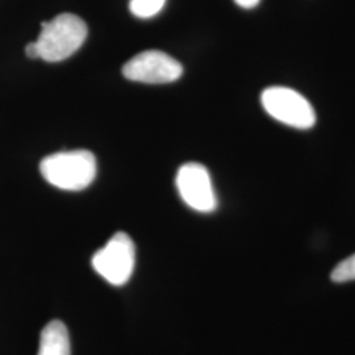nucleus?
<instances>
[{
	"mask_svg": "<svg viewBox=\"0 0 355 355\" xmlns=\"http://www.w3.org/2000/svg\"><path fill=\"white\" fill-rule=\"evenodd\" d=\"M87 33L86 23L73 13H61L44 21L36 40L40 58L48 62L64 61L80 49Z\"/></svg>",
	"mask_w": 355,
	"mask_h": 355,
	"instance_id": "f257e3e1",
	"label": "nucleus"
},
{
	"mask_svg": "<svg viewBox=\"0 0 355 355\" xmlns=\"http://www.w3.org/2000/svg\"><path fill=\"white\" fill-rule=\"evenodd\" d=\"M40 171L57 189L85 190L96 177V159L89 150L54 153L41 161Z\"/></svg>",
	"mask_w": 355,
	"mask_h": 355,
	"instance_id": "f03ea898",
	"label": "nucleus"
},
{
	"mask_svg": "<svg viewBox=\"0 0 355 355\" xmlns=\"http://www.w3.org/2000/svg\"><path fill=\"white\" fill-rule=\"evenodd\" d=\"M136 262V249L124 232L114 234L92 257L95 271L112 286H123L130 279Z\"/></svg>",
	"mask_w": 355,
	"mask_h": 355,
	"instance_id": "7ed1b4c3",
	"label": "nucleus"
},
{
	"mask_svg": "<svg viewBox=\"0 0 355 355\" xmlns=\"http://www.w3.org/2000/svg\"><path fill=\"white\" fill-rule=\"evenodd\" d=\"M261 102L267 114L288 127L311 129L316 124L313 107L295 89L268 87L262 92Z\"/></svg>",
	"mask_w": 355,
	"mask_h": 355,
	"instance_id": "20e7f679",
	"label": "nucleus"
},
{
	"mask_svg": "<svg viewBox=\"0 0 355 355\" xmlns=\"http://www.w3.org/2000/svg\"><path fill=\"white\" fill-rule=\"evenodd\" d=\"M123 74L133 82L162 85L179 79L183 66L164 51H146L130 58L123 67Z\"/></svg>",
	"mask_w": 355,
	"mask_h": 355,
	"instance_id": "39448f33",
	"label": "nucleus"
},
{
	"mask_svg": "<svg viewBox=\"0 0 355 355\" xmlns=\"http://www.w3.org/2000/svg\"><path fill=\"white\" fill-rule=\"evenodd\" d=\"M177 189L182 200L198 212L209 214L217 208L212 179L208 170L200 164L190 162L179 168Z\"/></svg>",
	"mask_w": 355,
	"mask_h": 355,
	"instance_id": "423d86ee",
	"label": "nucleus"
},
{
	"mask_svg": "<svg viewBox=\"0 0 355 355\" xmlns=\"http://www.w3.org/2000/svg\"><path fill=\"white\" fill-rule=\"evenodd\" d=\"M70 337L62 321H51L40 337L37 355H70Z\"/></svg>",
	"mask_w": 355,
	"mask_h": 355,
	"instance_id": "0eeeda50",
	"label": "nucleus"
},
{
	"mask_svg": "<svg viewBox=\"0 0 355 355\" xmlns=\"http://www.w3.org/2000/svg\"><path fill=\"white\" fill-rule=\"evenodd\" d=\"M166 0H130L129 10L136 17L150 19L165 7Z\"/></svg>",
	"mask_w": 355,
	"mask_h": 355,
	"instance_id": "6e6552de",
	"label": "nucleus"
},
{
	"mask_svg": "<svg viewBox=\"0 0 355 355\" xmlns=\"http://www.w3.org/2000/svg\"><path fill=\"white\" fill-rule=\"evenodd\" d=\"M330 278L336 283H345L355 280V254L343 259L337 266L333 268Z\"/></svg>",
	"mask_w": 355,
	"mask_h": 355,
	"instance_id": "1a4fd4ad",
	"label": "nucleus"
},
{
	"mask_svg": "<svg viewBox=\"0 0 355 355\" xmlns=\"http://www.w3.org/2000/svg\"><path fill=\"white\" fill-rule=\"evenodd\" d=\"M26 55L29 58H40V54H38V48L36 45V41L35 42H29L26 46Z\"/></svg>",
	"mask_w": 355,
	"mask_h": 355,
	"instance_id": "9d476101",
	"label": "nucleus"
},
{
	"mask_svg": "<svg viewBox=\"0 0 355 355\" xmlns=\"http://www.w3.org/2000/svg\"><path fill=\"white\" fill-rule=\"evenodd\" d=\"M234 1H236V4H237V6H240L241 8L250 10V8L257 7V6L259 4V1H261V0H234Z\"/></svg>",
	"mask_w": 355,
	"mask_h": 355,
	"instance_id": "9b49d317",
	"label": "nucleus"
}]
</instances>
